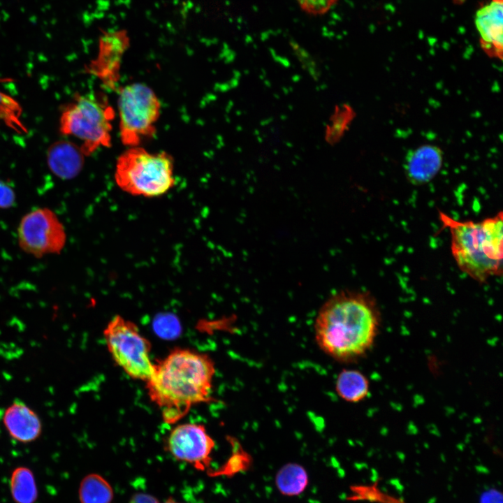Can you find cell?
Listing matches in <instances>:
<instances>
[{"instance_id":"6","label":"cell","mask_w":503,"mask_h":503,"mask_svg":"<svg viewBox=\"0 0 503 503\" xmlns=\"http://www.w3.org/2000/svg\"><path fill=\"white\" fill-rule=\"evenodd\" d=\"M119 132L124 145L136 147L153 136L161 111L160 101L148 86L133 83L119 90Z\"/></svg>"},{"instance_id":"7","label":"cell","mask_w":503,"mask_h":503,"mask_svg":"<svg viewBox=\"0 0 503 503\" xmlns=\"http://www.w3.org/2000/svg\"><path fill=\"white\" fill-rule=\"evenodd\" d=\"M109 353L115 363L134 379L146 381L154 363L150 359L151 344L132 321L115 316L103 330Z\"/></svg>"},{"instance_id":"4","label":"cell","mask_w":503,"mask_h":503,"mask_svg":"<svg viewBox=\"0 0 503 503\" xmlns=\"http://www.w3.org/2000/svg\"><path fill=\"white\" fill-rule=\"evenodd\" d=\"M115 179L131 195L159 196L174 185L173 159L165 152L150 153L138 146L131 147L118 157Z\"/></svg>"},{"instance_id":"10","label":"cell","mask_w":503,"mask_h":503,"mask_svg":"<svg viewBox=\"0 0 503 503\" xmlns=\"http://www.w3.org/2000/svg\"><path fill=\"white\" fill-rule=\"evenodd\" d=\"M129 45L126 31L104 32L99 38L96 57L86 67L87 72L98 78L106 87L115 88L122 59Z\"/></svg>"},{"instance_id":"20","label":"cell","mask_w":503,"mask_h":503,"mask_svg":"<svg viewBox=\"0 0 503 503\" xmlns=\"http://www.w3.org/2000/svg\"><path fill=\"white\" fill-rule=\"evenodd\" d=\"M349 112L346 105L336 106L330 119V124L326 129L325 139L330 145L336 143L347 127Z\"/></svg>"},{"instance_id":"19","label":"cell","mask_w":503,"mask_h":503,"mask_svg":"<svg viewBox=\"0 0 503 503\" xmlns=\"http://www.w3.org/2000/svg\"><path fill=\"white\" fill-rule=\"evenodd\" d=\"M22 108L19 102L10 95L0 92V122L18 133H27L20 119Z\"/></svg>"},{"instance_id":"24","label":"cell","mask_w":503,"mask_h":503,"mask_svg":"<svg viewBox=\"0 0 503 503\" xmlns=\"http://www.w3.org/2000/svg\"><path fill=\"white\" fill-rule=\"evenodd\" d=\"M129 503H160V502L152 495L136 493L131 497Z\"/></svg>"},{"instance_id":"3","label":"cell","mask_w":503,"mask_h":503,"mask_svg":"<svg viewBox=\"0 0 503 503\" xmlns=\"http://www.w3.org/2000/svg\"><path fill=\"white\" fill-rule=\"evenodd\" d=\"M451 235V251L458 268L479 283L502 274V212L481 221L455 220L439 212Z\"/></svg>"},{"instance_id":"21","label":"cell","mask_w":503,"mask_h":503,"mask_svg":"<svg viewBox=\"0 0 503 503\" xmlns=\"http://www.w3.org/2000/svg\"><path fill=\"white\" fill-rule=\"evenodd\" d=\"M301 10L312 15H321L328 12L338 0H296Z\"/></svg>"},{"instance_id":"22","label":"cell","mask_w":503,"mask_h":503,"mask_svg":"<svg viewBox=\"0 0 503 503\" xmlns=\"http://www.w3.org/2000/svg\"><path fill=\"white\" fill-rule=\"evenodd\" d=\"M16 201V194L13 187L0 179V209L13 207Z\"/></svg>"},{"instance_id":"9","label":"cell","mask_w":503,"mask_h":503,"mask_svg":"<svg viewBox=\"0 0 503 503\" xmlns=\"http://www.w3.org/2000/svg\"><path fill=\"white\" fill-rule=\"evenodd\" d=\"M214 446V439L203 424L187 423L172 429L166 447L175 460L204 471L210 466Z\"/></svg>"},{"instance_id":"16","label":"cell","mask_w":503,"mask_h":503,"mask_svg":"<svg viewBox=\"0 0 503 503\" xmlns=\"http://www.w3.org/2000/svg\"><path fill=\"white\" fill-rule=\"evenodd\" d=\"M78 496L80 503H112L114 491L110 483L104 477L92 473L82 479Z\"/></svg>"},{"instance_id":"23","label":"cell","mask_w":503,"mask_h":503,"mask_svg":"<svg viewBox=\"0 0 503 503\" xmlns=\"http://www.w3.org/2000/svg\"><path fill=\"white\" fill-rule=\"evenodd\" d=\"M479 503H502V495L495 489L488 490L481 494Z\"/></svg>"},{"instance_id":"8","label":"cell","mask_w":503,"mask_h":503,"mask_svg":"<svg viewBox=\"0 0 503 503\" xmlns=\"http://www.w3.org/2000/svg\"><path fill=\"white\" fill-rule=\"evenodd\" d=\"M17 242L25 253L36 258L58 254L66 242V233L57 214L48 207L26 213L17 226Z\"/></svg>"},{"instance_id":"2","label":"cell","mask_w":503,"mask_h":503,"mask_svg":"<svg viewBox=\"0 0 503 503\" xmlns=\"http://www.w3.org/2000/svg\"><path fill=\"white\" fill-rule=\"evenodd\" d=\"M215 367L206 353L175 349L154 363L145 381L151 401L160 409L163 421L174 424L196 404L212 400Z\"/></svg>"},{"instance_id":"25","label":"cell","mask_w":503,"mask_h":503,"mask_svg":"<svg viewBox=\"0 0 503 503\" xmlns=\"http://www.w3.org/2000/svg\"><path fill=\"white\" fill-rule=\"evenodd\" d=\"M163 503H183V502H179L176 501L175 500H174L173 498L170 497V498L167 499Z\"/></svg>"},{"instance_id":"15","label":"cell","mask_w":503,"mask_h":503,"mask_svg":"<svg viewBox=\"0 0 503 503\" xmlns=\"http://www.w3.org/2000/svg\"><path fill=\"white\" fill-rule=\"evenodd\" d=\"M335 391L344 401L356 403L367 397L370 382L367 377L357 370H343L337 377Z\"/></svg>"},{"instance_id":"5","label":"cell","mask_w":503,"mask_h":503,"mask_svg":"<svg viewBox=\"0 0 503 503\" xmlns=\"http://www.w3.org/2000/svg\"><path fill=\"white\" fill-rule=\"evenodd\" d=\"M112 108L103 95L76 94L62 108L59 129L63 135L72 136L81 142L85 156L100 147L111 145Z\"/></svg>"},{"instance_id":"13","label":"cell","mask_w":503,"mask_h":503,"mask_svg":"<svg viewBox=\"0 0 503 503\" xmlns=\"http://www.w3.org/2000/svg\"><path fill=\"white\" fill-rule=\"evenodd\" d=\"M443 163L442 150L433 145H423L407 152L404 170L408 180L414 185L431 181Z\"/></svg>"},{"instance_id":"17","label":"cell","mask_w":503,"mask_h":503,"mask_svg":"<svg viewBox=\"0 0 503 503\" xmlns=\"http://www.w3.org/2000/svg\"><path fill=\"white\" fill-rule=\"evenodd\" d=\"M10 488L15 503H34L38 498V488L32 471L26 467L15 468L10 475Z\"/></svg>"},{"instance_id":"11","label":"cell","mask_w":503,"mask_h":503,"mask_svg":"<svg viewBox=\"0 0 503 503\" xmlns=\"http://www.w3.org/2000/svg\"><path fill=\"white\" fill-rule=\"evenodd\" d=\"M2 421L9 435L21 443L32 442L42 433L43 425L38 414L19 399L5 409Z\"/></svg>"},{"instance_id":"1","label":"cell","mask_w":503,"mask_h":503,"mask_svg":"<svg viewBox=\"0 0 503 503\" xmlns=\"http://www.w3.org/2000/svg\"><path fill=\"white\" fill-rule=\"evenodd\" d=\"M380 322L377 303L369 293L341 291L320 309L314 324L315 340L334 360L355 362L373 347Z\"/></svg>"},{"instance_id":"18","label":"cell","mask_w":503,"mask_h":503,"mask_svg":"<svg viewBox=\"0 0 503 503\" xmlns=\"http://www.w3.org/2000/svg\"><path fill=\"white\" fill-rule=\"evenodd\" d=\"M275 484L279 491L286 496H296L302 493L308 484L305 469L299 464L289 463L277 473Z\"/></svg>"},{"instance_id":"14","label":"cell","mask_w":503,"mask_h":503,"mask_svg":"<svg viewBox=\"0 0 503 503\" xmlns=\"http://www.w3.org/2000/svg\"><path fill=\"white\" fill-rule=\"evenodd\" d=\"M85 154L80 146L68 140L52 144L47 151V163L51 172L62 180L75 177L84 165Z\"/></svg>"},{"instance_id":"12","label":"cell","mask_w":503,"mask_h":503,"mask_svg":"<svg viewBox=\"0 0 503 503\" xmlns=\"http://www.w3.org/2000/svg\"><path fill=\"white\" fill-rule=\"evenodd\" d=\"M475 25L483 48L501 58L503 46V0H491L480 8L476 13Z\"/></svg>"}]
</instances>
